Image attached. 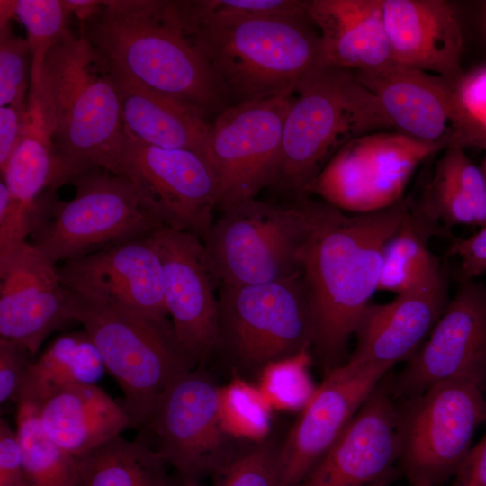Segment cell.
<instances>
[{"mask_svg": "<svg viewBox=\"0 0 486 486\" xmlns=\"http://www.w3.org/2000/svg\"><path fill=\"white\" fill-rule=\"evenodd\" d=\"M307 234L302 273L310 305L312 347L325 373L344 364L349 340L377 291L383 248L409 203L352 213L302 195Z\"/></svg>", "mask_w": 486, "mask_h": 486, "instance_id": "1", "label": "cell"}, {"mask_svg": "<svg viewBox=\"0 0 486 486\" xmlns=\"http://www.w3.org/2000/svg\"><path fill=\"white\" fill-rule=\"evenodd\" d=\"M81 30L113 70L209 119L230 105L193 43L181 1L109 0Z\"/></svg>", "mask_w": 486, "mask_h": 486, "instance_id": "2", "label": "cell"}, {"mask_svg": "<svg viewBox=\"0 0 486 486\" xmlns=\"http://www.w3.org/2000/svg\"><path fill=\"white\" fill-rule=\"evenodd\" d=\"M185 22L230 105L296 91L327 65L320 34L309 14Z\"/></svg>", "mask_w": 486, "mask_h": 486, "instance_id": "3", "label": "cell"}, {"mask_svg": "<svg viewBox=\"0 0 486 486\" xmlns=\"http://www.w3.org/2000/svg\"><path fill=\"white\" fill-rule=\"evenodd\" d=\"M42 76L58 156L80 173L101 168L126 177L118 87L82 30L78 37L70 33L50 50Z\"/></svg>", "mask_w": 486, "mask_h": 486, "instance_id": "4", "label": "cell"}, {"mask_svg": "<svg viewBox=\"0 0 486 486\" xmlns=\"http://www.w3.org/2000/svg\"><path fill=\"white\" fill-rule=\"evenodd\" d=\"M393 129L375 94L349 69L326 65L296 88L274 185L304 195L306 187L350 141Z\"/></svg>", "mask_w": 486, "mask_h": 486, "instance_id": "5", "label": "cell"}, {"mask_svg": "<svg viewBox=\"0 0 486 486\" xmlns=\"http://www.w3.org/2000/svg\"><path fill=\"white\" fill-rule=\"evenodd\" d=\"M72 296V295H71ZM72 316L97 348L120 386L132 428H146L171 383L197 362L166 318L149 317L72 296Z\"/></svg>", "mask_w": 486, "mask_h": 486, "instance_id": "6", "label": "cell"}, {"mask_svg": "<svg viewBox=\"0 0 486 486\" xmlns=\"http://www.w3.org/2000/svg\"><path fill=\"white\" fill-rule=\"evenodd\" d=\"M75 196H51L32 233V244L55 265L151 233L164 226L129 178L94 168L76 178Z\"/></svg>", "mask_w": 486, "mask_h": 486, "instance_id": "7", "label": "cell"}, {"mask_svg": "<svg viewBox=\"0 0 486 486\" xmlns=\"http://www.w3.org/2000/svg\"><path fill=\"white\" fill-rule=\"evenodd\" d=\"M220 286L217 349L235 368L260 372L273 361L312 347L302 273L267 284Z\"/></svg>", "mask_w": 486, "mask_h": 486, "instance_id": "8", "label": "cell"}, {"mask_svg": "<svg viewBox=\"0 0 486 486\" xmlns=\"http://www.w3.org/2000/svg\"><path fill=\"white\" fill-rule=\"evenodd\" d=\"M306 234L302 195L291 205L254 198L222 211L202 242L220 285H251L302 273Z\"/></svg>", "mask_w": 486, "mask_h": 486, "instance_id": "9", "label": "cell"}, {"mask_svg": "<svg viewBox=\"0 0 486 486\" xmlns=\"http://www.w3.org/2000/svg\"><path fill=\"white\" fill-rule=\"evenodd\" d=\"M396 404L400 473L410 485L440 486L452 479L486 422L483 388L450 380Z\"/></svg>", "mask_w": 486, "mask_h": 486, "instance_id": "10", "label": "cell"}, {"mask_svg": "<svg viewBox=\"0 0 486 486\" xmlns=\"http://www.w3.org/2000/svg\"><path fill=\"white\" fill-rule=\"evenodd\" d=\"M294 97L295 91H288L231 104L211 122L207 159L217 176L221 211L274 185L284 123Z\"/></svg>", "mask_w": 486, "mask_h": 486, "instance_id": "11", "label": "cell"}, {"mask_svg": "<svg viewBox=\"0 0 486 486\" xmlns=\"http://www.w3.org/2000/svg\"><path fill=\"white\" fill-rule=\"evenodd\" d=\"M439 147L399 131H375L346 144L306 187L322 200L352 213L389 208L400 200L417 167Z\"/></svg>", "mask_w": 486, "mask_h": 486, "instance_id": "12", "label": "cell"}, {"mask_svg": "<svg viewBox=\"0 0 486 486\" xmlns=\"http://www.w3.org/2000/svg\"><path fill=\"white\" fill-rule=\"evenodd\" d=\"M353 72L378 98L397 131L442 150L486 149V127L444 78L396 64Z\"/></svg>", "mask_w": 486, "mask_h": 486, "instance_id": "13", "label": "cell"}, {"mask_svg": "<svg viewBox=\"0 0 486 486\" xmlns=\"http://www.w3.org/2000/svg\"><path fill=\"white\" fill-rule=\"evenodd\" d=\"M395 400L450 380L486 384V285L459 281L454 295L417 352L396 375L384 376Z\"/></svg>", "mask_w": 486, "mask_h": 486, "instance_id": "14", "label": "cell"}, {"mask_svg": "<svg viewBox=\"0 0 486 486\" xmlns=\"http://www.w3.org/2000/svg\"><path fill=\"white\" fill-rule=\"evenodd\" d=\"M220 389L201 368L183 374L165 392L146 427L157 436L156 451L184 482L221 474L235 455L225 446Z\"/></svg>", "mask_w": 486, "mask_h": 486, "instance_id": "15", "label": "cell"}, {"mask_svg": "<svg viewBox=\"0 0 486 486\" xmlns=\"http://www.w3.org/2000/svg\"><path fill=\"white\" fill-rule=\"evenodd\" d=\"M124 158L126 177L143 193L158 220L202 241L213 225L219 196L208 159L192 150L146 144L126 130Z\"/></svg>", "mask_w": 486, "mask_h": 486, "instance_id": "16", "label": "cell"}, {"mask_svg": "<svg viewBox=\"0 0 486 486\" xmlns=\"http://www.w3.org/2000/svg\"><path fill=\"white\" fill-rule=\"evenodd\" d=\"M61 283L79 300L166 318L162 262L149 234L64 261Z\"/></svg>", "mask_w": 486, "mask_h": 486, "instance_id": "17", "label": "cell"}, {"mask_svg": "<svg viewBox=\"0 0 486 486\" xmlns=\"http://www.w3.org/2000/svg\"><path fill=\"white\" fill-rule=\"evenodd\" d=\"M399 456L397 404L383 377L297 486H389Z\"/></svg>", "mask_w": 486, "mask_h": 486, "instance_id": "18", "label": "cell"}, {"mask_svg": "<svg viewBox=\"0 0 486 486\" xmlns=\"http://www.w3.org/2000/svg\"><path fill=\"white\" fill-rule=\"evenodd\" d=\"M164 273L165 302L176 336L197 362L219 341L220 285L203 242L194 234L162 226L153 231Z\"/></svg>", "mask_w": 486, "mask_h": 486, "instance_id": "19", "label": "cell"}, {"mask_svg": "<svg viewBox=\"0 0 486 486\" xmlns=\"http://www.w3.org/2000/svg\"><path fill=\"white\" fill-rule=\"evenodd\" d=\"M71 321L72 296L58 266L27 241L0 249V338L33 356L48 336Z\"/></svg>", "mask_w": 486, "mask_h": 486, "instance_id": "20", "label": "cell"}, {"mask_svg": "<svg viewBox=\"0 0 486 486\" xmlns=\"http://www.w3.org/2000/svg\"><path fill=\"white\" fill-rule=\"evenodd\" d=\"M388 372L348 358L327 373L278 448L280 486H297Z\"/></svg>", "mask_w": 486, "mask_h": 486, "instance_id": "21", "label": "cell"}, {"mask_svg": "<svg viewBox=\"0 0 486 486\" xmlns=\"http://www.w3.org/2000/svg\"><path fill=\"white\" fill-rule=\"evenodd\" d=\"M449 300L444 270L389 302H370L357 322L356 347L349 358L386 372L406 363L428 338Z\"/></svg>", "mask_w": 486, "mask_h": 486, "instance_id": "22", "label": "cell"}, {"mask_svg": "<svg viewBox=\"0 0 486 486\" xmlns=\"http://www.w3.org/2000/svg\"><path fill=\"white\" fill-rule=\"evenodd\" d=\"M382 16L394 64L438 76L457 90L463 32L452 3L382 0Z\"/></svg>", "mask_w": 486, "mask_h": 486, "instance_id": "23", "label": "cell"}, {"mask_svg": "<svg viewBox=\"0 0 486 486\" xmlns=\"http://www.w3.org/2000/svg\"><path fill=\"white\" fill-rule=\"evenodd\" d=\"M55 124L46 86L32 77L27 98V128L1 174L13 198L36 211L40 199L82 174L61 159L54 147Z\"/></svg>", "mask_w": 486, "mask_h": 486, "instance_id": "24", "label": "cell"}, {"mask_svg": "<svg viewBox=\"0 0 486 486\" xmlns=\"http://www.w3.org/2000/svg\"><path fill=\"white\" fill-rule=\"evenodd\" d=\"M307 12L320 31L327 65L367 71L394 64L382 0H308Z\"/></svg>", "mask_w": 486, "mask_h": 486, "instance_id": "25", "label": "cell"}, {"mask_svg": "<svg viewBox=\"0 0 486 486\" xmlns=\"http://www.w3.org/2000/svg\"><path fill=\"white\" fill-rule=\"evenodd\" d=\"M40 418L48 436L76 459L132 428L122 405L96 384L63 390L40 406Z\"/></svg>", "mask_w": 486, "mask_h": 486, "instance_id": "26", "label": "cell"}, {"mask_svg": "<svg viewBox=\"0 0 486 486\" xmlns=\"http://www.w3.org/2000/svg\"><path fill=\"white\" fill-rule=\"evenodd\" d=\"M109 68L118 87L124 129L131 136L146 144L192 150L207 158L211 122L206 117Z\"/></svg>", "mask_w": 486, "mask_h": 486, "instance_id": "27", "label": "cell"}, {"mask_svg": "<svg viewBox=\"0 0 486 486\" xmlns=\"http://www.w3.org/2000/svg\"><path fill=\"white\" fill-rule=\"evenodd\" d=\"M104 370L102 357L85 330L62 335L32 360L14 402L41 406L70 386L96 384Z\"/></svg>", "mask_w": 486, "mask_h": 486, "instance_id": "28", "label": "cell"}, {"mask_svg": "<svg viewBox=\"0 0 486 486\" xmlns=\"http://www.w3.org/2000/svg\"><path fill=\"white\" fill-rule=\"evenodd\" d=\"M77 461L80 486H170L159 454L121 436Z\"/></svg>", "mask_w": 486, "mask_h": 486, "instance_id": "29", "label": "cell"}, {"mask_svg": "<svg viewBox=\"0 0 486 486\" xmlns=\"http://www.w3.org/2000/svg\"><path fill=\"white\" fill-rule=\"evenodd\" d=\"M432 230L410 211L387 241L382 258L377 291L400 294L434 279L444 270L429 250Z\"/></svg>", "mask_w": 486, "mask_h": 486, "instance_id": "30", "label": "cell"}, {"mask_svg": "<svg viewBox=\"0 0 486 486\" xmlns=\"http://www.w3.org/2000/svg\"><path fill=\"white\" fill-rule=\"evenodd\" d=\"M40 409L32 402L17 404L15 434L29 486H80L77 459L48 436Z\"/></svg>", "mask_w": 486, "mask_h": 486, "instance_id": "31", "label": "cell"}, {"mask_svg": "<svg viewBox=\"0 0 486 486\" xmlns=\"http://www.w3.org/2000/svg\"><path fill=\"white\" fill-rule=\"evenodd\" d=\"M273 408L258 386L235 374L220 389V414L226 435L254 441L269 432Z\"/></svg>", "mask_w": 486, "mask_h": 486, "instance_id": "32", "label": "cell"}, {"mask_svg": "<svg viewBox=\"0 0 486 486\" xmlns=\"http://www.w3.org/2000/svg\"><path fill=\"white\" fill-rule=\"evenodd\" d=\"M15 14L27 32L32 76L39 74L50 50L71 33V13L63 0H16Z\"/></svg>", "mask_w": 486, "mask_h": 486, "instance_id": "33", "label": "cell"}, {"mask_svg": "<svg viewBox=\"0 0 486 486\" xmlns=\"http://www.w3.org/2000/svg\"><path fill=\"white\" fill-rule=\"evenodd\" d=\"M310 360V350H304L261 369L258 387L273 409L294 411L305 408L316 390L307 373Z\"/></svg>", "mask_w": 486, "mask_h": 486, "instance_id": "34", "label": "cell"}, {"mask_svg": "<svg viewBox=\"0 0 486 486\" xmlns=\"http://www.w3.org/2000/svg\"><path fill=\"white\" fill-rule=\"evenodd\" d=\"M308 0H194L182 1L192 23L238 21L263 16H304Z\"/></svg>", "mask_w": 486, "mask_h": 486, "instance_id": "35", "label": "cell"}, {"mask_svg": "<svg viewBox=\"0 0 486 486\" xmlns=\"http://www.w3.org/2000/svg\"><path fill=\"white\" fill-rule=\"evenodd\" d=\"M32 63L27 40L14 35L11 23L0 26V107L27 102Z\"/></svg>", "mask_w": 486, "mask_h": 486, "instance_id": "36", "label": "cell"}, {"mask_svg": "<svg viewBox=\"0 0 486 486\" xmlns=\"http://www.w3.org/2000/svg\"><path fill=\"white\" fill-rule=\"evenodd\" d=\"M277 453L263 445L235 454L221 473V486H280Z\"/></svg>", "mask_w": 486, "mask_h": 486, "instance_id": "37", "label": "cell"}, {"mask_svg": "<svg viewBox=\"0 0 486 486\" xmlns=\"http://www.w3.org/2000/svg\"><path fill=\"white\" fill-rule=\"evenodd\" d=\"M436 169L458 187L472 206L479 226H485L486 179L464 149L459 147L444 149Z\"/></svg>", "mask_w": 486, "mask_h": 486, "instance_id": "38", "label": "cell"}, {"mask_svg": "<svg viewBox=\"0 0 486 486\" xmlns=\"http://www.w3.org/2000/svg\"><path fill=\"white\" fill-rule=\"evenodd\" d=\"M37 211L17 202L6 186L0 183V249L26 241L36 223Z\"/></svg>", "mask_w": 486, "mask_h": 486, "instance_id": "39", "label": "cell"}, {"mask_svg": "<svg viewBox=\"0 0 486 486\" xmlns=\"http://www.w3.org/2000/svg\"><path fill=\"white\" fill-rule=\"evenodd\" d=\"M32 355L22 344L0 338V402H14Z\"/></svg>", "mask_w": 486, "mask_h": 486, "instance_id": "40", "label": "cell"}, {"mask_svg": "<svg viewBox=\"0 0 486 486\" xmlns=\"http://www.w3.org/2000/svg\"><path fill=\"white\" fill-rule=\"evenodd\" d=\"M448 253L460 260L458 281L472 280L486 273V225L469 238L454 240Z\"/></svg>", "mask_w": 486, "mask_h": 486, "instance_id": "41", "label": "cell"}, {"mask_svg": "<svg viewBox=\"0 0 486 486\" xmlns=\"http://www.w3.org/2000/svg\"><path fill=\"white\" fill-rule=\"evenodd\" d=\"M0 486H29L15 430L0 419Z\"/></svg>", "mask_w": 486, "mask_h": 486, "instance_id": "42", "label": "cell"}, {"mask_svg": "<svg viewBox=\"0 0 486 486\" xmlns=\"http://www.w3.org/2000/svg\"><path fill=\"white\" fill-rule=\"evenodd\" d=\"M27 128V102L0 107V171L22 140Z\"/></svg>", "mask_w": 486, "mask_h": 486, "instance_id": "43", "label": "cell"}, {"mask_svg": "<svg viewBox=\"0 0 486 486\" xmlns=\"http://www.w3.org/2000/svg\"><path fill=\"white\" fill-rule=\"evenodd\" d=\"M450 486H486V434L472 446Z\"/></svg>", "mask_w": 486, "mask_h": 486, "instance_id": "44", "label": "cell"}, {"mask_svg": "<svg viewBox=\"0 0 486 486\" xmlns=\"http://www.w3.org/2000/svg\"><path fill=\"white\" fill-rule=\"evenodd\" d=\"M457 92L470 112L486 127V70L464 77Z\"/></svg>", "mask_w": 486, "mask_h": 486, "instance_id": "45", "label": "cell"}, {"mask_svg": "<svg viewBox=\"0 0 486 486\" xmlns=\"http://www.w3.org/2000/svg\"><path fill=\"white\" fill-rule=\"evenodd\" d=\"M68 10L74 14L84 25L102 8V1L96 0H63Z\"/></svg>", "mask_w": 486, "mask_h": 486, "instance_id": "46", "label": "cell"}, {"mask_svg": "<svg viewBox=\"0 0 486 486\" xmlns=\"http://www.w3.org/2000/svg\"><path fill=\"white\" fill-rule=\"evenodd\" d=\"M16 0L0 1V26L11 23V19L16 16Z\"/></svg>", "mask_w": 486, "mask_h": 486, "instance_id": "47", "label": "cell"}, {"mask_svg": "<svg viewBox=\"0 0 486 486\" xmlns=\"http://www.w3.org/2000/svg\"><path fill=\"white\" fill-rule=\"evenodd\" d=\"M183 486H200L197 481L184 482Z\"/></svg>", "mask_w": 486, "mask_h": 486, "instance_id": "48", "label": "cell"}, {"mask_svg": "<svg viewBox=\"0 0 486 486\" xmlns=\"http://www.w3.org/2000/svg\"><path fill=\"white\" fill-rule=\"evenodd\" d=\"M482 18H483V26H484V30L486 32V4H484V9H483V14H482Z\"/></svg>", "mask_w": 486, "mask_h": 486, "instance_id": "49", "label": "cell"}, {"mask_svg": "<svg viewBox=\"0 0 486 486\" xmlns=\"http://www.w3.org/2000/svg\"><path fill=\"white\" fill-rule=\"evenodd\" d=\"M481 169H482V171L483 173V176H484V177L486 179V158H485V159L483 161V164H482V166Z\"/></svg>", "mask_w": 486, "mask_h": 486, "instance_id": "50", "label": "cell"}, {"mask_svg": "<svg viewBox=\"0 0 486 486\" xmlns=\"http://www.w3.org/2000/svg\"><path fill=\"white\" fill-rule=\"evenodd\" d=\"M410 486H427V485L414 484V485H410Z\"/></svg>", "mask_w": 486, "mask_h": 486, "instance_id": "51", "label": "cell"}]
</instances>
